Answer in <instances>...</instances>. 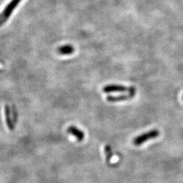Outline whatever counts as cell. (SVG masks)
Here are the masks:
<instances>
[{"mask_svg":"<svg viewBox=\"0 0 183 183\" xmlns=\"http://www.w3.org/2000/svg\"><path fill=\"white\" fill-rule=\"evenodd\" d=\"M21 1L22 0H11V2L8 3L6 6L4 8V10L0 13V27L6 22L11 14L14 12V10L16 9Z\"/></svg>","mask_w":183,"mask_h":183,"instance_id":"cell-1","label":"cell"},{"mask_svg":"<svg viewBox=\"0 0 183 183\" xmlns=\"http://www.w3.org/2000/svg\"><path fill=\"white\" fill-rule=\"evenodd\" d=\"M159 135V132L158 130H152L149 132L142 134L138 136V137L135 138L134 140V144L136 145V146H138V145L143 144L145 142L151 140V139L158 137Z\"/></svg>","mask_w":183,"mask_h":183,"instance_id":"cell-2","label":"cell"},{"mask_svg":"<svg viewBox=\"0 0 183 183\" xmlns=\"http://www.w3.org/2000/svg\"><path fill=\"white\" fill-rule=\"evenodd\" d=\"M136 90L134 87H130L129 94L127 95H122V96H117V97H107V100L109 102H119L122 100H126L132 98L135 95Z\"/></svg>","mask_w":183,"mask_h":183,"instance_id":"cell-3","label":"cell"},{"mask_svg":"<svg viewBox=\"0 0 183 183\" xmlns=\"http://www.w3.org/2000/svg\"><path fill=\"white\" fill-rule=\"evenodd\" d=\"M103 91L106 93L110 92H124L126 91H130V88L124 86L120 85H109L103 88Z\"/></svg>","mask_w":183,"mask_h":183,"instance_id":"cell-4","label":"cell"},{"mask_svg":"<svg viewBox=\"0 0 183 183\" xmlns=\"http://www.w3.org/2000/svg\"><path fill=\"white\" fill-rule=\"evenodd\" d=\"M68 132L71 134V135L75 136L78 141H82L84 138V134L83 132H81L79 129L76 128L75 127H69L68 129Z\"/></svg>","mask_w":183,"mask_h":183,"instance_id":"cell-5","label":"cell"},{"mask_svg":"<svg viewBox=\"0 0 183 183\" xmlns=\"http://www.w3.org/2000/svg\"><path fill=\"white\" fill-rule=\"evenodd\" d=\"M4 117H5V123H6L8 128L10 130H12L13 129V126H12V121L10 119L9 109H8V107L7 105L4 106Z\"/></svg>","mask_w":183,"mask_h":183,"instance_id":"cell-6","label":"cell"},{"mask_svg":"<svg viewBox=\"0 0 183 183\" xmlns=\"http://www.w3.org/2000/svg\"><path fill=\"white\" fill-rule=\"evenodd\" d=\"M74 51L73 46L70 45H65L59 48V52L63 55H69L72 54Z\"/></svg>","mask_w":183,"mask_h":183,"instance_id":"cell-7","label":"cell"},{"mask_svg":"<svg viewBox=\"0 0 183 183\" xmlns=\"http://www.w3.org/2000/svg\"><path fill=\"white\" fill-rule=\"evenodd\" d=\"M104 152H105L106 156H107V159L108 161H110L112 158L113 156V153L111 152V149L109 146H107L104 148Z\"/></svg>","mask_w":183,"mask_h":183,"instance_id":"cell-8","label":"cell"},{"mask_svg":"<svg viewBox=\"0 0 183 183\" xmlns=\"http://www.w3.org/2000/svg\"><path fill=\"white\" fill-rule=\"evenodd\" d=\"M2 68H3V65L2 64H0V69H2Z\"/></svg>","mask_w":183,"mask_h":183,"instance_id":"cell-9","label":"cell"}]
</instances>
